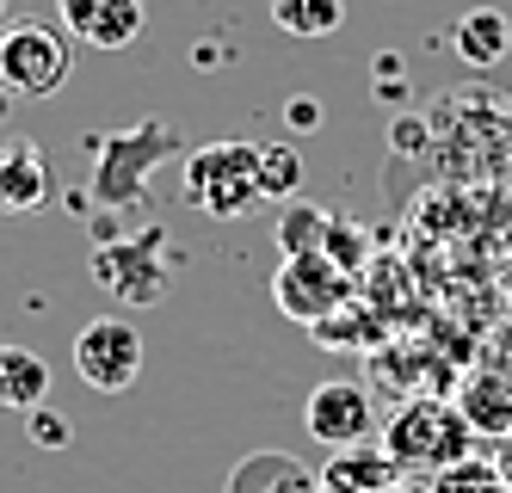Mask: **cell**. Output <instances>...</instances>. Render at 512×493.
Returning <instances> with one entry per match:
<instances>
[{
  "mask_svg": "<svg viewBox=\"0 0 512 493\" xmlns=\"http://www.w3.org/2000/svg\"><path fill=\"white\" fill-rule=\"evenodd\" d=\"M383 450L401 463V475H445L457 469L463 457H475V426L463 420V407L457 401H438V395H414L408 407H395L389 413V426H383Z\"/></svg>",
  "mask_w": 512,
  "mask_h": 493,
  "instance_id": "1",
  "label": "cell"
},
{
  "mask_svg": "<svg viewBox=\"0 0 512 493\" xmlns=\"http://www.w3.org/2000/svg\"><path fill=\"white\" fill-rule=\"evenodd\" d=\"M186 204L216 216V222H241L253 210H266V179H260V142H204L186 155Z\"/></svg>",
  "mask_w": 512,
  "mask_h": 493,
  "instance_id": "2",
  "label": "cell"
},
{
  "mask_svg": "<svg viewBox=\"0 0 512 493\" xmlns=\"http://www.w3.org/2000/svg\"><path fill=\"white\" fill-rule=\"evenodd\" d=\"M75 74V37L44 19H19L0 31V87L13 99H56Z\"/></svg>",
  "mask_w": 512,
  "mask_h": 493,
  "instance_id": "3",
  "label": "cell"
},
{
  "mask_svg": "<svg viewBox=\"0 0 512 493\" xmlns=\"http://www.w3.org/2000/svg\"><path fill=\"white\" fill-rule=\"evenodd\" d=\"M167 148H179L167 118H149L124 136H99V161H93V198L99 204H136L149 192V173L167 161Z\"/></svg>",
  "mask_w": 512,
  "mask_h": 493,
  "instance_id": "4",
  "label": "cell"
},
{
  "mask_svg": "<svg viewBox=\"0 0 512 493\" xmlns=\"http://www.w3.org/2000/svg\"><path fill=\"white\" fill-rule=\"evenodd\" d=\"M272 296H278V309L290 321H303V327H321V321H334L346 309V272H340V259H327L321 247H297V253H284L278 265V278H272Z\"/></svg>",
  "mask_w": 512,
  "mask_h": 493,
  "instance_id": "5",
  "label": "cell"
},
{
  "mask_svg": "<svg viewBox=\"0 0 512 493\" xmlns=\"http://www.w3.org/2000/svg\"><path fill=\"white\" fill-rule=\"evenodd\" d=\"M93 278L112 290L118 302H130V309H149V302L167 296L173 284V259H167V235H136V241H112L93 253Z\"/></svg>",
  "mask_w": 512,
  "mask_h": 493,
  "instance_id": "6",
  "label": "cell"
},
{
  "mask_svg": "<svg viewBox=\"0 0 512 493\" xmlns=\"http://www.w3.org/2000/svg\"><path fill=\"white\" fill-rule=\"evenodd\" d=\"M75 376L93 395H124L142 376V333L124 315H99L75 333Z\"/></svg>",
  "mask_w": 512,
  "mask_h": 493,
  "instance_id": "7",
  "label": "cell"
},
{
  "mask_svg": "<svg viewBox=\"0 0 512 493\" xmlns=\"http://www.w3.org/2000/svg\"><path fill=\"white\" fill-rule=\"evenodd\" d=\"M303 426L315 444L327 450H352V444H371L383 426H377V407L358 383H315L309 401H303Z\"/></svg>",
  "mask_w": 512,
  "mask_h": 493,
  "instance_id": "8",
  "label": "cell"
},
{
  "mask_svg": "<svg viewBox=\"0 0 512 493\" xmlns=\"http://www.w3.org/2000/svg\"><path fill=\"white\" fill-rule=\"evenodd\" d=\"M142 25H149L142 0H62V31L87 50H130Z\"/></svg>",
  "mask_w": 512,
  "mask_h": 493,
  "instance_id": "9",
  "label": "cell"
},
{
  "mask_svg": "<svg viewBox=\"0 0 512 493\" xmlns=\"http://www.w3.org/2000/svg\"><path fill=\"white\" fill-rule=\"evenodd\" d=\"M50 198H56V173H50L44 148L31 136L0 148V210H7V216H31V210H44Z\"/></svg>",
  "mask_w": 512,
  "mask_h": 493,
  "instance_id": "10",
  "label": "cell"
},
{
  "mask_svg": "<svg viewBox=\"0 0 512 493\" xmlns=\"http://www.w3.org/2000/svg\"><path fill=\"white\" fill-rule=\"evenodd\" d=\"M401 487V463L383 444H352V450H327L321 469V493H395Z\"/></svg>",
  "mask_w": 512,
  "mask_h": 493,
  "instance_id": "11",
  "label": "cell"
},
{
  "mask_svg": "<svg viewBox=\"0 0 512 493\" xmlns=\"http://www.w3.org/2000/svg\"><path fill=\"white\" fill-rule=\"evenodd\" d=\"M223 493H321V475L309 463H297L290 450H253L229 469Z\"/></svg>",
  "mask_w": 512,
  "mask_h": 493,
  "instance_id": "12",
  "label": "cell"
},
{
  "mask_svg": "<svg viewBox=\"0 0 512 493\" xmlns=\"http://www.w3.org/2000/svg\"><path fill=\"white\" fill-rule=\"evenodd\" d=\"M50 401V364L31 352V346H0V407L7 413H31Z\"/></svg>",
  "mask_w": 512,
  "mask_h": 493,
  "instance_id": "13",
  "label": "cell"
},
{
  "mask_svg": "<svg viewBox=\"0 0 512 493\" xmlns=\"http://www.w3.org/2000/svg\"><path fill=\"white\" fill-rule=\"evenodd\" d=\"M451 50L469 62V68H494L506 50H512V19L500 7H469L457 25H451Z\"/></svg>",
  "mask_w": 512,
  "mask_h": 493,
  "instance_id": "14",
  "label": "cell"
},
{
  "mask_svg": "<svg viewBox=\"0 0 512 493\" xmlns=\"http://www.w3.org/2000/svg\"><path fill=\"white\" fill-rule=\"evenodd\" d=\"M463 420L475 426V438H506L512 432V383L500 370H482V376H469V389H463Z\"/></svg>",
  "mask_w": 512,
  "mask_h": 493,
  "instance_id": "15",
  "label": "cell"
},
{
  "mask_svg": "<svg viewBox=\"0 0 512 493\" xmlns=\"http://www.w3.org/2000/svg\"><path fill=\"white\" fill-rule=\"evenodd\" d=\"M272 25L290 37H334L346 25V0H272Z\"/></svg>",
  "mask_w": 512,
  "mask_h": 493,
  "instance_id": "16",
  "label": "cell"
},
{
  "mask_svg": "<svg viewBox=\"0 0 512 493\" xmlns=\"http://www.w3.org/2000/svg\"><path fill=\"white\" fill-rule=\"evenodd\" d=\"M260 179H266V198L284 204V198H297V185H303V155L290 142H260Z\"/></svg>",
  "mask_w": 512,
  "mask_h": 493,
  "instance_id": "17",
  "label": "cell"
},
{
  "mask_svg": "<svg viewBox=\"0 0 512 493\" xmlns=\"http://www.w3.org/2000/svg\"><path fill=\"white\" fill-rule=\"evenodd\" d=\"M432 493H512V487L500 481V469H494V463H482V457H463L457 469L432 475Z\"/></svg>",
  "mask_w": 512,
  "mask_h": 493,
  "instance_id": "18",
  "label": "cell"
},
{
  "mask_svg": "<svg viewBox=\"0 0 512 493\" xmlns=\"http://www.w3.org/2000/svg\"><path fill=\"white\" fill-rule=\"evenodd\" d=\"M25 420H31V444H44V450H62V444H68V420H62L50 401H44V407H31Z\"/></svg>",
  "mask_w": 512,
  "mask_h": 493,
  "instance_id": "19",
  "label": "cell"
},
{
  "mask_svg": "<svg viewBox=\"0 0 512 493\" xmlns=\"http://www.w3.org/2000/svg\"><path fill=\"white\" fill-rule=\"evenodd\" d=\"M488 463H494V469H500V481L512 487V432H506V438H494V457H488Z\"/></svg>",
  "mask_w": 512,
  "mask_h": 493,
  "instance_id": "20",
  "label": "cell"
},
{
  "mask_svg": "<svg viewBox=\"0 0 512 493\" xmlns=\"http://www.w3.org/2000/svg\"><path fill=\"white\" fill-rule=\"evenodd\" d=\"M7 7H13V0H0V13H7Z\"/></svg>",
  "mask_w": 512,
  "mask_h": 493,
  "instance_id": "21",
  "label": "cell"
}]
</instances>
